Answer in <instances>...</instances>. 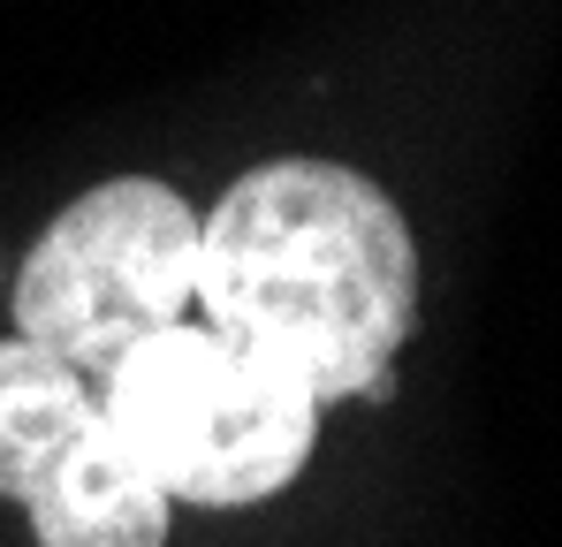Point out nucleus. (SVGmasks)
<instances>
[{"label":"nucleus","instance_id":"5","mask_svg":"<svg viewBox=\"0 0 562 547\" xmlns=\"http://www.w3.org/2000/svg\"><path fill=\"white\" fill-rule=\"evenodd\" d=\"M99 426V380L54 350L8 335L0 343V502H31L54 464Z\"/></svg>","mask_w":562,"mask_h":547},{"label":"nucleus","instance_id":"1","mask_svg":"<svg viewBox=\"0 0 562 547\" xmlns=\"http://www.w3.org/2000/svg\"><path fill=\"white\" fill-rule=\"evenodd\" d=\"M205 327L296 372L319 403L387 395L418 327L411 213L350 160L281 153L198 213Z\"/></svg>","mask_w":562,"mask_h":547},{"label":"nucleus","instance_id":"4","mask_svg":"<svg viewBox=\"0 0 562 547\" xmlns=\"http://www.w3.org/2000/svg\"><path fill=\"white\" fill-rule=\"evenodd\" d=\"M38 547H168L176 502L130 464V449L99 418L77 449L54 464V479L23 502Z\"/></svg>","mask_w":562,"mask_h":547},{"label":"nucleus","instance_id":"2","mask_svg":"<svg viewBox=\"0 0 562 547\" xmlns=\"http://www.w3.org/2000/svg\"><path fill=\"white\" fill-rule=\"evenodd\" d=\"M319 395L221 327H168L99 380V418L130 464L198 510H259L289 494L319 442Z\"/></svg>","mask_w":562,"mask_h":547},{"label":"nucleus","instance_id":"3","mask_svg":"<svg viewBox=\"0 0 562 547\" xmlns=\"http://www.w3.org/2000/svg\"><path fill=\"white\" fill-rule=\"evenodd\" d=\"M198 289V213L160 176L77 190L15 274V335L106 380L137 343L168 335Z\"/></svg>","mask_w":562,"mask_h":547}]
</instances>
